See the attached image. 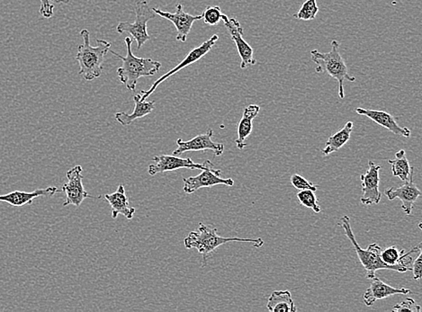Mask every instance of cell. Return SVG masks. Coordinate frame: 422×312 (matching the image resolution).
<instances>
[{
    "mask_svg": "<svg viewBox=\"0 0 422 312\" xmlns=\"http://www.w3.org/2000/svg\"><path fill=\"white\" fill-rule=\"evenodd\" d=\"M57 187L50 186L45 189H37L33 192L14 191L7 195H0V202H7L15 207H22L27 205H32L34 199L41 196H53L57 193H61Z\"/></svg>",
    "mask_w": 422,
    "mask_h": 312,
    "instance_id": "ac0fdd59",
    "label": "cell"
},
{
    "mask_svg": "<svg viewBox=\"0 0 422 312\" xmlns=\"http://www.w3.org/2000/svg\"><path fill=\"white\" fill-rule=\"evenodd\" d=\"M421 308L420 305L416 304L414 299L407 298L405 301L397 304L393 309V311L395 312H421Z\"/></svg>",
    "mask_w": 422,
    "mask_h": 312,
    "instance_id": "4dcf8cb0",
    "label": "cell"
},
{
    "mask_svg": "<svg viewBox=\"0 0 422 312\" xmlns=\"http://www.w3.org/2000/svg\"><path fill=\"white\" fill-rule=\"evenodd\" d=\"M422 270V251L421 248L418 253V257L414 261H412V270L414 273V279L420 280L421 278Z\"/></svg>",
    "mask_w": 422,
    "mask_h": 312,
    "instance_id": "1f68e13d",
    "label": "cell"
},
{
    "mask_svg": "<svg viewBox=\"0 0 422 312\" xmlns=\"http://www.w3.org/2000/svg\"><path fill=\"white\" fill-rule=\"evenodd\" d=\"M268 310L270 312H296L297 309L290 291H275L268 298Z\"/></svg>",
    "mask_w": 422,
    "mask_h": 312,
    "instance_id": "7402d4cb",
    "label": "cell"
},
{
    "mask_svg": "<svg viewBox=\"0 0 422 312\" xmlns=\"http://www.w3.org/2000/svg\"><path fill=\"white\" fill-rule=\"evenodd\" d=\"M214 135V131L208 130L204 134L194 137L189 140H177V149L173 151V155L180 156L187 151H212L217 157H220L224 151V145L223 143L214 142L212 140Z\"/></svg>",
    "mask_w": 422,
    "mask_h": 312,
    "instance_id": "8fae6325",
    "label": "cell"
},
{
    "mask_svg": "<svg viewBox=\"0 0 422 312\" xmlns=\"http://www.w3.org/2000/svg\"><path fill=\"white\" fill-rule=\"evenodd\" d=\"M229 242H248L252 243L254 248H261L264 245V240L258 239L224 238L218 235L217 228L205 225L204 223L198 224V230L191 232L184 239V246L187 249L195 248L202 255V267H206L208 259L214 254V251L221 245Z\"/></svg>",
    "mask_w": 422,
    "mask_h": 312,
    "instance_id": "6da1fadb",
    "label": "cell"
},
{
    "mask_svg": "<svg viewBox=\"0 0 422 312\" xmlns=\"http://www.w3.org/2000/svg\"><path fill=\"white\" fill-rule=\"evenodd\" d=\"M259 111L261 107L255 104L249 105L243 111L242 119L237 128L238 137L235 143L238 149H242L247 146L245 140L252 133L253 120L258 117Z\"/></svg>",
    "mask_w": 422,
    "mask_h": 312,
    "instance_id": "ffe728a7",
    "label": "cell"
},
{
    "mask_svg": "<svg viewBox=\"0 0 422 312\" xmlns=\"http://www.w3.org/2000/svg\"><path fill=\"white\" fill-rule=\"evenodd\" d=\"M342 227L345 232L347 238L350 240L354 246L356 255L361 260L362 266L365 268V272H367V278L373 279L376 277V273L378 270L386 269L393 270L398 273H405L409 271L407 268L401 266V265H395V266H389L384 263L381 258V252L382 248L377 244L373 243L368 246L367 249H363L359 246L358 242H356L355 234L353 233L351 224H350V218L348 215H344L342 218Z\"/></svg>",
    "mask_w": 422,
    "mask_h": 312,
    "instance_id": "277c9868",
    "label": "cell"
},
{
    "mask_svg": "<svg viewBox=\"0 0 422 312\" xmlns=\"http://www.w3.org/2000/svg\"><path fill=\"white\" fill-rule=\"evenodd\" d=\"M403 252L405 251H400L396 246H392L386 248V251L381 252V258H382L384 263L389 265V266H395V265H399V259Z\"/></svg>",
    "mask_w": 422,
    "mask_h": 312,
    "instance_id": "83f0119b",
    "label": "cell"
},
{
    "mask_svg": "<svg viewBox=\"0 0 422 312\" xmlns=\"http://www.w3.org/2000/svg\"><path fill=\"white\" fill-rule=\"evenodd\" d=\"M124 43L127 47L126 56H122L114 51H109L110 54L120 59L123 64L117 70V76L121 83L126 87L127 89L134 91L137 82L143 77H152L158 73L162 66L161 62L152 59L138 58L134 56L132 51L133 39L126 37Z\"/></svg>",
    "mask_w": 422,
    "mask_h": 312,
    "instance_id": "7a4b0ae2",
    "label": "cell"
},
{
    "mask_svg": "<svg viewBox=\"0 0 422 312\" xmlns=\"http://www.w3.org/2000/svg\"><path fill=\"white\" fill-rule=\"evenodd\" d=\"M411 292V290L409 289H398L390 286L376 276L374 278L371 279L370 288L364 293V304L367 305L368 307H370L374 302L380 301V299L388 298L390 296L393 295H409V293Z\"/></svg>",
    "mask_w": 422,
    "mask_h": 312,
    "instance_id": "2e32d148",
    "label": "cell"
},
{
    "mask_svg": "<svg viewBox=\"0 0 422 312\" xmlns=\"http://www.w3.org/2000/svg\"><path fill=\"white\" fill-rule=\"evenodd\" d=\"M136 21L133 23L130 22H120L117 27L118 34L128 33L132 36V38L136 40L137 50L142 49V47L146 42H148L150 37L148 31H147V24L150 20L154 18V12L150 8L148 1L140 0L137 1L136 8Z\"/></svg>",
    "mask_w": 422,
    "mask_h": 312,
    "instance_id": "8992f818",
    "label": "cell"
},
{
    "mask_svg": "<svg viewBox=\"0 0 422 312\" xmlns=\"http://www.w3.org/2000/svg\"><path fill=\"white\" fill-rule=\"evenodd\" d=\"M82 45L78 47L76 60L80 64L81 77L87 81L98 79L103 73V64L105 56L110 51L111 43L105 40H96L98 45H90V34L89 30L80 31Z\"/></svg>",
    "mask_w": 422,
    "mask_h": 312,
    "instance_id": "3957f363",
    "label": "cell"
},
{
    "mask_svg": "<svg viewBox=\"0 0 422 312\" xmlns=\"http://www.w3.org/2000/svg\"><path fill=\"white\" fill-rule=\"evenodd\" d=\"M352 131L353 123L352 121H348L342 130L339 131V132L335 134H333V135H331L330 138L327 140L326 143H325V148L321 151V152L323 153V155H330L331 153L336 152L342 149L350 140Z\"/></svg>",
    "mask_w": 422,
    "mask_h": 312,
    "instance_id": "603a6c76",
    "label": "cell"
},
{
    "mask_svg": "<svg viewBox=\"0 0 422 312\" xmlns=\"http://www.w3.org/2000/svg\"><path fill=\"white\" fill-rule=\"evenodd\" d=\"M291 184L295 187V188L300 190H312V191L316 192L318 189L317 186H314V184L305 179V177L300 176L298 174H293L291 177Z\"/></svg>",
    "mask_w": 422,
    "mask_h": 312,
    "instance_id": "f1b7e54d",
    "label": "cell"
},
{
    "mask_svg": "<svg viewBox=\"0 0 422 312\" xmlns=\"http://www.w3.org/2000/svg\"><path fill=\"white\" fill-rule=\"evenodd\" d=\"M153 12L156 15H161V17L165 18L168 21H170L174 24L177 29V37L176 40L178 42L186 43L187 36L190 32H191L192 27L196 21L201 20L202 15H192L189 13H186L184 10L182 4H177L176 7V12L175 13H170V12H165L161 10L159 8H152Z\"/></svg>",
    "mask_w": 422,
    "mask_h": 312,
    "instance_id": "5bb4252c",
    "label": "cell"
},
{
    "mask_svg": "<svg viewBox=\"0 0 422 312\" xmlns=\"http://www.w3.org/2000/svg\"><path fill=\"white\" fill-rule=\"evenodd\" d=\"M312 61L317 65L316 73H327L330 77L339 83V96L340 99L345 98L344 93V81L355 82L356 77L350 76L348 67L340 52V45L336 40L331 42V50L329 52H321L317 50L311 52Z\"/></svg>",
    "mask_w": 422,
    "mask_h": 312,
    "instance_id": "5b68a950",
    "label": "cell"
},
{
    "mask_svg": "<svg viewBox=\"0 0 422 312\" xmlns=\"http://www.w3.org/2000/svg\"><path fill=\"white\" fill-rule=\"evenodd\" d=\"M105 199L110 205L112 219H117L120 214L124 215L127 220L133 219L136 210V208L131 207L124 185L120 184L117 191L106 195Z\"/></svg>",
    "mask_w": 422,
    "mask_h": 312,
    "instance_id": "d6986e66",
    "label": "cell"
},
{
    "mask_svg": "<svg viewBox=\"0 0 422 312\" xmlns=\"http://www.w3.org/2000/svg\"><path fill=\"white\" fill-rule=\"evenodd\" d=\"M221 9L218 6H210L205 9L202 15V20H204L206 24L209 26H217L223 17Z\"/></svg>",
    "mask_w": 422,
    "mask_h": 312,
    "instance_id": "4316f807",
    "label": "cell"
},
{
    "mask_svg": "<svg viewBox=\"0 0 422 312\" xmlns=\"http://www.w3.org/2000/svg\"><path fill=\"white\" fill-rule=\"evenodd\" d=\"M297 199L300 204L304 205L306 208H310L315 214L321 213V207L318 204V199L315 192L312 190H301L297 193Z\"/></svg>",
    "mask_w": 422,
    "mask_h": 312,
    "instance_id": "d4e9b609",
    "label": "cell"
},
{
    "mask_svg": "<svg viewBox=\"0 0 422 312\" xmlns=\"http://www.w3.org/2000/svg\"><path fill=\"white\" fill-rule=\"evenodd\" d=\"M319 12L316 0H306L298 13L293 15L297 20L310 21L315 20Z\"/></svg>",
    "mask_w": 422,
    "mask_h": 312,
    "instance_id": "484cf974",
    "label": "cell"
},
{
    "mask_svg": "<svg viewBox=\"0 0 422 312\" xmlns=\"http://www.w3.org/2000/svg\"><path fill=\"white\" fill-rule=\"evenodd\" d=\"M40 14L42 15L43 17L51 18L54 14V5L52 4V2L68 4L71 0H40Z\"/></svg>",
    "mask_w": 422,
    "mask_h": 312,
    "instance_id": "f546056e",
    "label": "cell"
},
{
    "mask_svg": "<svg viewBox=\"0 0 422 312\" xmlns=\"http://www.w3.org/2000/svg\"><path fill=\"white\" fill-rule=\"evenodd\" d=\"M388 163L392 168V174L393 177H399L402 181H407L409 174L414 168L411 167L408 158H406L405 151L401 149L396 152L395 160H389Z\"/></svg>",
    "mask_w": 422,
    "mask_h": 312,
    "instance_id": "cb8c5ba5",
    "label": "cell"
},
{
    "mask_svg": "<svg viewBox=\"0 0 422 312\" xmlns=\"http://www.w3.org/2000/svg\"><path fill=\"white\" fill-rule=\"evenodd\" d=\"M221 171L217 168H211V170H204L196 177H190L187 179H183V191L187 195L198 191L199 189L206 188V187H212L218 185H224L227 186H233L234 180L231 179H223L221 177Z\"/></svg>",
    "mask_w": 422,
    "mask_h": 312,
    "instance_id": "7c38bea8",
    "label": "cell"
},
{
    "mask_svg": "<svg viewBox=\"0 0 422 312\" xmlns=\"http://www.w3.org/2000/svg\"><path fill=\"white\" fill-rule=\"evenodd\" d=\"M152 161L153 163L150 165L148 168V173L152 177H154L159 173L180 170V168L204 170L214 168V165L209 160H206L204 163H195L192 158H180V156L175 155L154 156Z\"/></svg>",
    "mask_w": 422,
    "mask_h": 312,
    "instance_id": "52a82bcc",
    "label": "cell"
},
{
    "mask_svg": "<svg viewBox=\"0 0 422 312\" xmlns=\"http://www.w3.org/2000/svg\"><path fill=\"white\" fill-rule=\"evenodd\" d=\"M356 114L364 115L370 118L374 123L379 124V126L386 128V129L390 131L391 133L396 134V135H401L409 138L411 137V131L406 127H402L397 124L395 118L388 113L384 111L378 110H370V109L365 108H356Z\"/></svg>",
    "mask_w": 422,
    "mask_h": 312,
    "instance_id": "e0dca14e",
    "label": "cell"
},
{
    "mask_svg": "<svg viewBox=\"0 0 422 312\" xmlns=\"http://www.w3.org/2000/svg\"><path fill=\"white\" fill-rule=\"evenodd\" d=\"M221 20L224 21L225 27L229 32L231 40L235 43L238 54L240 57V68H246L256 64L254 59V50L243 39V28L236 18H229L226 15H223Z\"/></svg>",
    "mask_w": 422,
    "mask_h": 312,
    "instance_id": "9c48e42d",
    "label": "cell"
},
{
    "mask_svg": "<svg viewBox=\"0 0 422 312\" xmlns=\"http://www.w3.org/2000/svg\"><path fill=\"white\" fill-rule=\"evenodd\" d=\"M218 39L219 36L217 34H214L211 38L206 40L205 42L203 43L201 45L196 47V48L193 49L191 52H189V54L186 56V58L184 59V60L181 61L177 66L172 68V70L168 71V73L162 75L159 80H156L155 82H153L152 86L150 87L149 89L143 90V91L139 94V98L140 101H145V100L148 98L149 96L155 91L156 89H157V87L161 85L162 82H164L166 80H168V77L173 76V75L178 73V71L183 70L184 68L196 64V62L198 61L200 59H202L204 57V56L208 54V52L212 49V47L214 46L215 43H217Z\"/></svg>",
    "mask_w": 422,
    "mask_h": 312,
    "instance_id": "ba28073f",
    "label": "cell"
},
{
    "mask_svg": "<svg viewBox=\"0 0 422 312\" xmlns=\"http://www.w3.org/2000/svg\"><path fill=\"white\" fill-rule=\"evenodd\" d=\"M133 101L134 104H136V107H134L132 114L124 113V112H118V113L115 114V119H117L121 126H130L134 121L147 117V115L152 114L153 110H154L155 102L146 101V100L140 101L139 94L134 96Z\"/></svg>",
    "mask_w": 422,
    "mask_h": 312,
    "instance_id": "44dd1931",
    "label": "cell"
},
{
    "mask_svg": "<svg viewBox=\"0 0 422 312\" xmlns=\"http://www.w3.org/2000/svg\"><path fill=\"white\" fill-rule=\"evenodd\" d=\"M381 166H378L374 161H368V170L365 174H361L362 195L361 202L362 205H378L382 199V193L379 190V171Z\"/></svg>",
    "mask_w": 422,
    "mask_h": 312,
    "instance_id": "4fadbf2b",
    "label": "cell"
},
{
    "mask_svg": "<svg viewBox=\"0 0 422 312\" xmlns=\"http://www.w3.org/2000/svg\"><path fill=\"white\" fill-rule=\"evenodd\" d=\"M82 167L78 165L67 171L68 183L62 186V192L65 193L64 207L73 205L80 207L84 200L93 198L92 195L86 191L83 185Z\"/></svg>",
    "mask_w": 422,
    "mask_h": 312,
    "instance_id": "30bf717a",
    "label": "cell"
},
{
    "mask_svg": "<svg viewBox=\"0 0 422 312\" xmlns=\"http://www.w3.org/2000/svg\"><path fill=\"white\" fill-rule=\"evenodd\" d=\"M414 170L409 174V179L405 181V185L397 187H390L384 191L387 198L390 201H393L395 199H400L402 202V209L405 214L411 215L412 208L417 201V199L421 195V190L415 185Z\"/></svg>",
    "mask_w": 422,
    "mask_h": 312,
    "instance_id": "9a60e30c",
    "label": "cell"
}]
</instances>
